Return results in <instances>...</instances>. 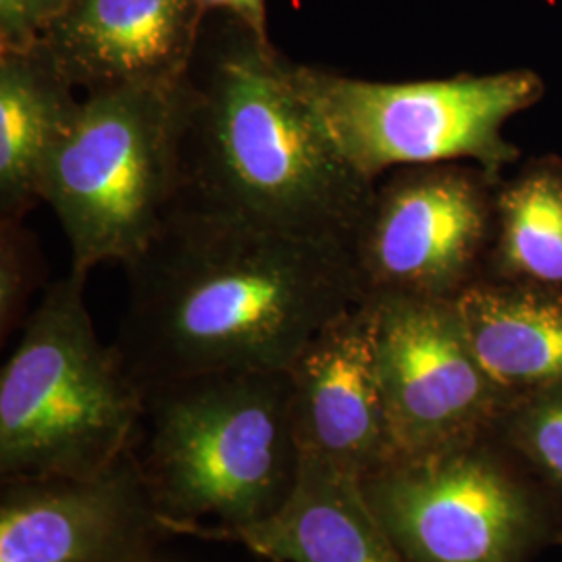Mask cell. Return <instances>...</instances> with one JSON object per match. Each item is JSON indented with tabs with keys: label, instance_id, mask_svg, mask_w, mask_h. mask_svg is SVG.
<instances>
[{
	"label": "cell",
	"instance_id": "obj_21",
	"mask_svg": "<svg viewBox=\"0 0 562 562\" xmlns=\"http://www.w3.org/2000/svg\"><path fill=\"white\" fill-rule=\"evenodd\" d=\"M148 562H159V561H157V559H150V561H148Z\"/></svg>",
	"mask_w": 562,
	"mask_h": 562
},
{
	"label": "cell",
	"instance_id": "obj_17",
	"mask_svg": "<svg viewBox=\"0 0 562 562\" xmlns=\"http://www.w3.org/2000/svg\"><path fill=\"white\" fill-rule=\"evenodd\" d=\"M492 434L562 506V383L513 394Z\"/></svg>",
	"mask_w": 562,
	"mask_h": 562
},
{
	"label": "cell",
	"instance_id": "obj_7",
	"mask_svg": "<svg viewBox=\"0 0 562 562\" xmlns=\"http://www.w3.org/2000/svg\"><path fill=\"white\" fill-rule=\"evenodd\" d=\"M411 562H529L562 538V506L487 434L398 457L361 482Z\"/></svg>",
	"mask_w": 562,
	"mask_h": 562
},
{
	"label": "cell",
	"instance_id": "obj_22",
	"mask_svg": "<svg viewBox=\"0 0 562 562\" xmlns=\"http://www.w3.org/2000/svg\"><path fill=\"white\" fill-rule=\"evenodd\" d=\"M559 543H562V538H561V540H559Z\"/></svg>",
	"mask_w": 562,
	"mask_h": 562
},
{
	"label": "cell",
	"instance_id": "obj_10",
	"mask_svg": "<svg viewBox=\"0 0 562 562\" xmlns=\"http://www.w3.org/2000/svg\"><path fill=\"white\" fill-rule=\"evenodd\" d=\"M165 538L134 446L92 475L0 480V562H148Z\"/></svg>",
	"mask_w": 562,
	"mask_h": 562
},
{
	"label": "cell",
	"instance_id": "obj_16",
	"mask_svg": "<svg viewBox=\"0 0 562 562\" xmlns=\"http://www.w3.org/2000/svg\"><path fill=\"white\" fill-rule=\"evenodd\" d=\"M487 280L562 290V161L538 159L496 190Z\"/></svg>",
	"mask_w": 562,
	"mask_h": 562
},
{
	"label": "cell",
	"instance_id": "obj_8",
	"mask_svg": "<svg viewBox=\"0 0 562 562\" xmlns=\"http://www.w3.org/2000/svg\"><path fill=\"white\" fill-rule=\"evenodd\" d=\"M496 183L482 167H402L375 181L352 262L364 301H457L485 278L496 227Z\"/></svg>",
	"mask_w": 562,
	"mask_h": 562
},
{
	"label": "cell",
	"instance_id": "obj_4",
	"mask_svg": "<svg viewBox=\"0 0 562 562\" xmlns=\"http://www.w3.org/2000/svg\"><path fill=\"white\" fill-rule=\"evenodd\" d=\"M69 271L21 325L0 373V480L92 475L138 438L144 396L102 344Z\"/></svg>",
	"mask_w": 562,
	"mask_h": 562
},
{
	"label": "cell",
	"instance_id": "obj_6",
	"mask_svg": "<svg viewBox=\"0 0 562 562\" xmlns=\"http://www.w3.org/2000/svg\"><path fill=\"white\" fill-rule=\"evenodd\" d=\"M294 76L327 138L373 183L402 167L461 161L498 180L519 157L504 123L543 97L529 69L387 83L296 63Z\"/></svg>",
	"mask_w": 562,
	"mask_h": 562
},
{
	"label": "cell",
	"instance_id": "obj_18",
	"mask_svg": "<svg viewBox=\"0 0 562 562\" xmlns=\"http://www.w3.org/2000/svg\"><path fill=\"white\" fill-rule=\"evenodd\" d=\"M36 285L34 244L21 222H0V338L7 341L27 319Z\"/></svg>",
	"mask_w": 562,
	"mask_h": 562
},
{
	"label": "cell",
	"instance_id": "obj_12",
	"mask_svg": "<svg viewBox=\"0 0 562 562\" xmlns=\"http://www.w3.org/2000/svg\"><path fill=\"white\" fill-rule=\"evenodd\" d=\"M206 18L201 0H69L42 42L83 94L171 88L194 59Z\"/></svg>",
	"mask_w": 562,
	"mask_h": 562
},
{
	"label": "cell",
	"instance_id": "obj_2",
	"mask_svg": "<svg viewBox=\"0 0 562 562\" xmlns=\"http://www.w3.org/2000/svg\"><path fill=\"white\" fill-rule=\"evenodd\" d=\"M294 69L240 21L204 23L176 86L178 204L352 252L375 183L327 138Z\"/></svg>",
	"mask_w": 562,
	"mask_h": 562
},
{
	"label": "cell",
	"instance_id": "obj_1",
	"mask_svg": "<svg viewBox=\"0 0 562 562\" xmlns=\"http://www.w3.org/2000/svg\"><path fill=\"white\" fill-rule=\"evenodd\" d=\"M125 273L113 346L140 390L213 371H288L327 323L364 302L348 248L183 204Z\"/></svg>",
	"mask_w": 562,
	"mask_h": 562
},
{
	"label": "cell",
	"instance_id": "obj_11",
	"mask_svg": "<svg viewBox=\"0 0 562 562\" xmlns=\"http://www.w3.org/2000/svg\"><path fill=\"white\" fill-rule=\"evenodd\" d=\"M292 423L304 457L364 480L396 459L375 364V308L359 302L290 364Z\"/></svg>",
	"mask_w": 562,
	"mask_h": 562
},
{
	"label": "cell",
	"instance_id": "obj_15",
	"mask_svg": "<svg viewBox=\"0 0 562 562\" xmlns=\"http://www.w3.org/2000/svg\"><path fill=\"white\" fill-rule=\"evenodd\" d=\"M469 341L508 394L562 383V290L483 280L457 299Z\"/></svg>",
	"mask_w": 562,
	"mask_h": 562
},
{
	"label": "cell",
	"instance_id": "obj_19",
	"mask_svg": "<svg viewBox=\"0 0 562 562\" xmlns=\"http://www.w3.org/2000/svg\"><path fill=\"white\" fill-rule=\"evenodd\" d=\"M69 0H0V53L38 46Z\"/></svg>",
	"mask_w": 562,
	"mask_h": 562
},
{
	"label": "cell",
	"instance_id": "obj_3",
	"mask_svg": "<svg viewBox=\"0 0 562 562\" xmlns=\"http://www.w3.org/2000/svg\"><path fill=\"white\" fill-rule=\"evenodd\" d=\"M134 452L171 536L223 542L292 496L301 448L288 371H213L142 387Z\"/></svg>",
	"mask_w": 562,
	"mask_h": 562
},
{
	"label": "cell",
	"instance_id": "obj_14",
	"mask_svg": "<svg viewBox=\"0 0 562 562\" xmlns=\"http://www.w3.org/2000/svg\"><path fill=\"white\" fill-rule=\"evenodd\" d=\"M76 90L44 42L0 53V222H23L41 202L46 162L80 104Z\"/></svg>",
	"mask_w": 562,
	"mask_h": 562
},
{
	"label": "cell",
	"instance_id": "obj_9",
	"mask_svg": "<svg viewBox=\"0 0 562 562\" xmlns=\"http://www.w3.org/2000/svg\"><path fill=\"white\" fill-rule=\"evenodd\" d=\"M369 301L375 308V364L396 459L492 434L513 394L483 369L457 302Z\"/></svg>",
	"mask_w": 562,
	"mask_h": 562
},
{
	"label": "cell",
	"instance_id": "obj_13",
	"mask_svg": "<svg viewBox=\"0 0 562 562\" xmlns=\"http://www.w3.org/2000/svg\"><path fill=\"white\" fill-rule=\"evenodd\" d=\"M223 542L241 543L269 562H411L373 513L361 480L304 454L280 513Z\"/></svg>",
	"mask_w": 562,
	"mask_h": 562
},
{
	"label": "cell",
	"instance_id": "obj_5",
	"mask_svg": "<svg viewBox=\"0 0 562 562\" xmlns=\"http://www.w3.org/2000/svg\"><path fill=\"white\" fill-rule=\"evenodd\" d=\"M178 86V83H176ZM171 88L88 92L42 173L71 271L134 261L180 199L178 113Z\"/></svg>",
	"mask_w": 562,
	"mask_h": 562
},
{
	"label": "cell",
	"instance_id": "obj_20",
	"mask_svg": "<svg viewBox=\"0 0 562 562\" xmlns=\"http://www.w3.org/2000/svg\"><path fill=\"white\" fill-rule=\"evenodd\" d=\"M202 9L209 13H225L244 23L262 41H269L267 32V4L265 0H201Z\"/></svg>",
	"mask_w": 562,
	"mask_h": 562
}]
</instances>
